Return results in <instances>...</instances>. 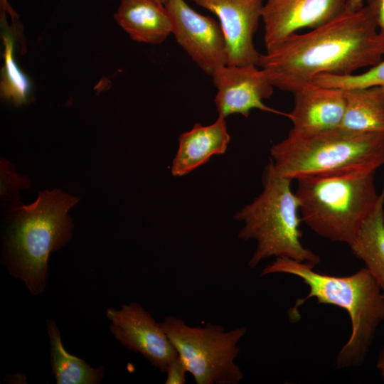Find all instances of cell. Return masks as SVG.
Instances as JSON below:
<instances>
[{
  "label": "cell",
  "mask_w": 384,
  "mask_h": 384,
  "mask_svg": "<svg viewBox=\"0 0 384 384\" xmlns=\"http://www.w3.org/2000/svg\"><path fill=\"white\" fill-rule=\"evenodd\" d=\"M347 0H267L262 20L266 49L302 28L321 26L346 10Z\"/></svg>",
  "instance_id": "cell-12"
},
{
  "label": "cell",
  "mask_w": 384,
  "mask_h": 384,
  "mask_svg": "<svg viewBox=\"0 0 384 384\" xmlns=\"http://www.w3.org/2000/svg\"><path fill=\"white\" fill-rule=\"evenodd\" d=\"M343 90L346 106L340 127L356 132L384 134V87Z\"/></svg>",
  "instance_id": "cell-16"
},
{
  "label": "cell",
  "mask_w": 384,
  "mask_h": 384,
  "mask_svg": "<svg viewBox=\"0 0 384 384\" xmlns=\"http://www.w3.org/2000/svg\"><path fill=\"white\" fill-rule=\"evenodd\" d=\"M185 365L181 359L176 357L173 360L166 371V384H184L186 383V373H187Z\"/></svg>",
  "instance_id": "cell-22"
},
{
  "label": "cell",
  "mask_w": 384,
  "mask_h": 384,
  "mask_svg": "<svg viewBox=\"0 0 384 384\" xmlns=\"http://www.w3.org/2000/svg\"><path fill=\"white\" fill-rule=\"evenodd\" d=\"M218 19L227 47V65L258 66L253 38L262 19L263 0H189Z\"/></svg>",
  "instance_id": "cell-10"
},
{
  "label": "cell",
  "mask_w": 384,
  "mask_h": 384,
  "mask_svg": "<svg viewBox=\"0 0 384 384\" xmlns=\"http://www.w3.org/2000/svg\"><path fill=\"white\" fill-rule=\"evenodd\" d=\"M172 34L178 45L206 73L227 65L225 37L220 23L194 11L184 0H167Z\"/></svg>",
  "instance_id": "cell-8"
},
{
  "label": "cell",
  "mask_w": 384,
  "mask_h": 384,
  "mask_svg": "<svg viewBox=\"0 0 384 384\" xmlns=\"http://www.w3.org/2000/svg\"><path fill=\"white\" fill-rule=\"evenodd\" d=\"M78 201V197L60 189L45 190L31 204L10 208L4 262L9 273L34 295L46 288L50 253L71 239L73 225L68 211Z\"/></svg>",
  "instance_id": "cell-3"
},
{
  "label": "cell",
  "mask_w": 384,
  "mask_h": 384,
  "mask_svg": "<svg viewBox=\"0 0 384 384\" xmlns=\"http://www.w3.org/2000/svg\"><path fill=\"white\" fill-rule=\"evenodd\" d=\"M378 169L357 166L297 178L302 220L319 235L348 245L384 192L378 194L374 183Z\"/></svg>",
  "instance_id": "cell-4"
},
{
  "label": "cell",
  "mask_w": 384,
  "mask_h": 384,
  "mask_svg": "<svg viewBox=\"0 0 384 384\" xmlns=\"http://www.w3.org/2000/svg\"><path fill=\"white\" fill-rule=\"evenodd\" d=\"M314 266L288 257H276L260 276L282 273L296 276L309 287V294L299 299L289 313L310 298L319 304H331L347 311L351 334L336 356L335 367L343 369L363 363L377 329L384 320V296L380 287L364 267L344 277L321 274Z\"/></svg>",
  "instance_id": "cell-2"
},
{
  "label": "cell",
  "mask_w": 384,
  "mask_h": 384,
  "mask_svg": "<svg viewBox=\"0 0 384 384\" xmlns=\"http://www.w3.org/2000/svg\"><path fill=\"white\" fill-rule=\"evenodd\" d=\"M375 20L378 32L384 40V0H366Z\"/></svg>",
  "instance_id": "cell-23"
},
{
  "label": "cell",
  "mask_w": 384,
  "mask_h": 384,
  "mask_svg": "<svg viewBox=\"0 0 384 384\" xmlns=\"http://www.w3.org/2000/svg\"><path fill=\"white\" fill-rule=\"evenodd\" d=\"M270 154L274 171L294 180L357 166L384 164V134L361 133L341 127L311 134L289 132L273 144Z\"/></svg>",
  "instance_id": "cell-6"
},
{
  "label": "cell",
  "mask_w": 384,
  "mask_h": 384,
  "mask_svg": "<svg viewBox=\"0 0 384 384\" xmlns=\"http://www.w3.org/2000/svg\"><path fill=\"white\" fill-rule=\"evenodd\" d=\"M52 371L58 384H98L103 368H92L84 360L69 353L64 348L60 331L53 319H48Z\"/></svg>",
  "instance_id": "cell-18"
},
{
  "label": "cell",
  "mask_w": 384,
  "mask_h": 384,
  "mask_svg": "<svg viewBox=\"0 0 384 384\" xmlns=\"http://www.w3.org/2000/svg\"><path fill=\"white\" fill-rule=\"evenodd\" d=\"M119 25L136 41L159 44L172 33V22L160 0H121L115 14Z\"/></svg>",
  "instance_id": "cell-15"
},
{
  "label": "cell",
  "mask_w": 384,
  "mask_h": 384,
  "mask_svg": "<svg viewBox=\"0 0 384 384\" xmlns=\"http://www.w3.org/2000/svg\"><path fill=\"white\" fill-rule=\"evenodd\" d=\"M348 246L354 256L364 262L384 296V192Z\"/></svg>",
  "instance_id": "cell-17"
},
{
  "label": "cell",
  "mask_w": 384,
  "mask_h": 384,
  "mask_svg": "<svg viewBox=\"0 0 384 384\" xmlns=\"http://www.w3.org/2000/svg\"><path fill=\"white\" fill-rule=\"evenodd\" d=\"M292 94L294 107L287 114L292 123L290 132L311 134L341 126L346 106L343 90L310 83Z\"/></svg>",
  "instance_id": "cell-13"
},
{
  "label": "cell",
  "mask_w": 384,
  "mask_h": 384,
  "mask_svg": "<svg viewBox=\"0 0 384 384\" xmlns=\"http://www.w3.org/2000/svg\"><path fill=\"white\" fill-rule=\"evenodd\" d=\"M160 324L197 384H238L243 379L235 360L245 327L225 331L210 323L191 326L175 316L165 317Z\"/></svg>",
  "instance_id": "cell-7"
},
{
  "label": "cell",
  "mask_w": 384,
  "mask_h": 384,
  "mask_svg": "<svg viewBox=\"0 0 384 384\" xmlns=\"http://www.w3.org/2000/svg\"><path fill=\"white\" fill-rule=\"evenodd\" d=\"M364 1L366 0H347V7L346 9L351 10V11H356L358 10L363 6Z\"/></svg>",
  "instance_id": "cell-24"
},
{
  "label": "cell",
  "mask_w": 384,
  "mask_h": 384,
  "mask_svg": "<svg viewBox=\"0 0 384 384\" xmlns=\"http://www.w3.org/2000/svg\"><path fill=\"white\" fill-rule=\"evenodd\" d=\"M230 140L225 118L218 116L213 123L206 126L196 123L191 130L178 137V147L171 166L172 175H186L206 164L213 156L224 154Z\"/></svg>",
  "instance_id": "cell-14"
},
{
  "label": "cell",
  "mask_w": 384,
  "mask_h": 384,
  "mask_svg": "<svg viewBox=\"0 0 384 384\" xmlns=\"http://www.w3.org/2000/svg\"><path fill=\"white\" fill-rule=\"evenodd\" d=\"M4 64L1 82V96L11 101L15 105L27 102L30 91V83L26 76L21 71L14 59V41L9 31H4Z\"/></svg>",
  "instance_id": "cell-19"
},
{
  "label": "cell",
  "mask_w": 384,
  "mask_h": 384,
  "mask_svg": "<svg viewBox=\"0 0 384 384\" xmlns=\"http://www.w3.org/2000/svg\"><path fill=\"white\" fill-rule=\"evenodd\" d=\"M106 315L110 331L127 348L142 354L152 366L166 373L178 353L161 327L142 306L136 302L120 309L110 307Z\"/></svg>",
  "instance_id": "cell-9"
},
{
  "label": "cell",
  "mask_w": 384,
  "mask_h": 384,
  "mask_svg": "<svg viewBox=\"0 0 384 384\" xmlns=\"http://www.w3.org/2000/svg\"><path fill=\"white\" fill-rule=\"evenodd\" d=\"M211 76L217 89L214 102L218 116L226 118L239 114L247 117L254 109L280 113L263 102L272 95L274 87L258 66L225 65Z\"/></svg>",
  "instance_id": "cell-11"
},
{
  "label": "cell",
  "mask_w": 384,
  "mask_h": 384,
  "mask_svg": "<svg viewBox=\"0 0 384 384\" xmlns=\"http://www.w3.org/2000/svg\"><path fill=\"white\" fill-rule=\"evenodd\" d=\"M312 83L329 87L348 90L373 86L384 87V60L370 67L360 74L336 75L321 74L316 76Z\"/></svg>",
  "instance_id": "cell-20"
},
{
  "label": "cell",
  "mask_w": 384,
  "mask_h": 384,
  "mask_svg": "<svg viewBox=\"0 0 384 384\" xmlns=\"http://www.w3.org/2000/svg\"><path fill=\"white\" fill-rule=\"evenodd\" d=\"M384 40L366 5L296 33L261 53L258 67L272 85L293 93L321 74L346 75L382 60Z\"/></svg>",
  "instance_id": "cell-1"
},
{
  "label": "cell",
  "mask_w": 384,
  "mask_h": 384,
  "mask_svg": "<svg viewBox=\"0 0 384 384\" xmlns=\"http://www.w3.org/2000/svg\"><path fill=\"white\" fill-rule=\"evenodd\" d=\"M31 183L27 176L16 172L15 166L4 158L0 160L1 198L11 202L12 205L22 203L19 191L28 188ZM11 205V206H12Z\"/></svg>",
  "instance_id": "cell-21"
},
{
  "label": "cell",
  "mask_w": 384,
  "mask_h": 384,
  "mask_svg": "<svg viewBox=\"0 0 384 384\" xmlns=\"http://www.w3.org/2000/svg\"><path fill=\"white\" fill-rule=\"evenodd\" d=\"M376 367L379 370L380 375L384 374V346L380 349L376 361Z\"/></svg>",
  "instance_id": "cell-25"
},
{
  "label": "cell",
  "mask_w": 384,
  "mask_h": 384,
  "mask_svg": "<svg viewBox=\"0 0 384 384\" xmlns=\"http://www.w3.org/2000/svg\"><path fill=\"white\" fill-rule=\"evenodd\" d=\"M292 181L277 175L270 161L262 175V191L234 215L243 223L238 237L257 243L247 263L251 269L270 257H288L314 267L320 262V257L301 242L300 203Z\"/></svg>",
  "instance_id": "cell-5"
},
{
  "label": "cell",
  "mask_w": 384,
  "mask_h": 384,
  "mask_svg": "<svg viewBox=\"0 0 384 384\" xmlns=\"http://www.w3.org/2000/svg\"><path fill=\"white\" fill-rule=\"evenodd\" d=\"M160 1H161L163 4H165L166 3V1H167V0H160Z\"/></svg>",
  "instance_id": "cell-26"
}]
</instances>
